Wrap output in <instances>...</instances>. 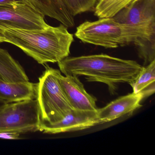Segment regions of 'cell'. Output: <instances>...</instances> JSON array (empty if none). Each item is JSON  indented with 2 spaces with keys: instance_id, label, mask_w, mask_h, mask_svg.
<instances>
[{
  "instance_id": "obj_1",
  "label": "cell",
  "mask_w": 155,
  "mask_h": 155,
  "mask_svg": "<svg viewBox=\"0 0 155 155\" xmlns=\"http://www.w3.org/2000/svg\"><path fill=\"white\" fill-rule=\"evenodd\" d=\"M77 38L84 43L116 48L134 44L145 66L155 60V34L145 27L122 24L112 18L85 21L77 28Z\"/></svg>"
},
{
  "instance_id": "obj_2",
  "label": "cell",
  "mask_w": 155,
  "mask_h": 155,
  "mask_svg": "<svg viewBox=\"0 0 155 155\" xmlns=\"http://www.w3.org/2000/svg\"><path fill=\"white\" fill-rule=\"evenodd\" d=\"M58 63L65 76H83L87 81L104 83L112 95L121 83L132 86L144 68L134 61L104 54L68 57Z\"/></svg>"
},
{
  "instance_id": "obj_3",
  "label": "cell",
  "mask_w": 155,
  "mask_h": 155,
  "mask_svg": "<svg viewBox=\"0 0 155 155\" xmlns=\"http://www.w3.org/2000/svg\"><path fill=\"white\" fill-rule=\"evenodd\" d=\"M6 42L21 50L39 64L58 62L68 57L73 34L61 24L42 29L24 30L0 27Z\"/></svg>"
},
{
  "instance_id": "obj_4",
  "label": "cell",
  "mask_w": 155,
  "mask_h": 155,
  "mask_svg": "<svg viewBox=\"0 0 155 155\" xmlns=\"http://www.w3.org/2000/svg\"><path fill=\"white\" fill-rule=\"evenodd\" d=\"M58 70L47 66L37 83L40 124L58 122L73 109L59 82Z\"/></svg>"
},
{
  "instance_id": "obj_5",
  "label": "cell",
  "mask_w": 155,
  "mask_h": 155,
  "mask_svg": "<svg viewBox=\"0 0 155 155\" xmlns=\"http://www.w3.org/2000/svg\"><path fill=\"white\" fill-rule=\"evenodd\" d=\"M38 106L36 99L4 104L0 107V132L22 134L39 130Z\"/></svg>"
},
{
  "instance_id": "obj_6",
  "label": "cell",
  "mask_w": 155,
  "mask_h": 155,
  "mask_svg": "<svg viewBox=\"0 0 155 155\" xmlns=\"http://www.w3.org/2000/svg\"><path fill=\"white\" fill-rule=\"evenodd\" d=\"M45 17L25 2L0 6V27L24 30L47 28Z\"/></svg>"
},
{
  "instance_id": "obj_7",
  "label": "cell",
  "mask_w": 155,
  "mask_h": 155,
  "mask_svg": "<svg viewBox=\"0 0 155 155\" xmlns=\"http://www.w3.org/2000/svg\"><path fill=\"white\" fill-rule=\"evenodd\" d=\"M97 110L72 109L58 122L40 124L39 130L45 133L55 134L79 131L100 125Z\"/></svg>"
},
{
  "instance_id": "obj_8",
  "label": "cell",
  "mask_w": 155,
  "mask_h": 155,
  "mask_svg": "<svg viewBox=\"0 0 155 155\" xmlns=\"http://www.w3.org/2000/svg\"><path fill=\"white\" fill-rule=\"evenodd\" d=\"M112 18L119 23L143 26L155 34V0H137Z\"/></svg>"
},
{
  "instance_id": "obj_9",
  "label": "cell",
  "mask_w": 155,
  "mask_h": 155,
  "mask_svg": "<svg viewBox=\"0 0 155 155\" xmlns=\"http://www.w3.org/2000/svg\"><path fill=\"white\" fill-rule=\"evenodd\" d=\"M57 76L60 84L72 108L85 110H97V99L87 92L78 77L62 76L58 70Z\"/></svg>"
},
{
  "instance_id": "obj_10",
  "label": "cell",
  "mask_w": 155,
  "mask_h": 155,
  "mask_svg": "<svg viewBox=\"0 0 155 155\" xmlns=\"http://www.w3.org/2000/svg\"><path fill=\"white\" fill-rule=\"evenodd\" d=\"M143 99L142 94L133 92L118 98L104 107L98 108L97 112L100 124L130 115L142 106L140 102Z\"/></svg>"
},
{
  "instance_id": "obj_11",
  "label": "cell",
  "mask_w": 155,
  "mask_h": 155,
  "mask_svg": "<svg viewBox=\"0 0 155 155\" xmlns=\"http://www.w3.org/2000/svg\"><path fill=\"white\" fill-rule=\"evenodd\" d=\"M37 83L5 82L0 80V102L4 104L34 99Z\"/></svg>"
},
{
  "instance_id": "obj_12",
  "label": "cell",
  "mask_w": 155,
  "mask_h": 155,
  "mask_svg": "<svg viewBox=\"0 0 155 155\" xmlns=\"http://www.w3.org/2000/svg\"><path fill=\"white\" fill-rule=\"evenodd\" d=\"M0 80L10 82L29 81L22 66L8 51L2 48H0Z\"/></svg>"
},
{
  "instance_id": "obj_13",
  "label": "cell",
  "mask_w": 155,
  "mask_h": 155,
  "mask_svg": "<svg viewBox=\"0 0 155 155\" xmlns=\"http://www.w3.org/2000/svg\"><path fill=\"white\" fill-rule=\"evenodd\" d=\"M131 87L134 93H140L144 98L155 93V60L144 67Z\"/></svg>"
},
{
  "instance_id": "obj_14",
  "label": "cell",
  "mask_w": 155,
  "mask_h": 155,
  "mask_svg": "<svg viewBox=\"0 0 155 155\" xmlns=\"http://www.w3.org/2000/svg\"><path fill=\"white\" fill-rule=\"evenodd\" d=\"M137 0H97L94 15L99 18H112L122 9Z\"/></svg>"
},
{
  "instance_id": "obj_15",
  "label": "cell",
  "mask_w": 155,
  "mask_h": 155,
  "mask_svg": "<svg viewBox=\"0 0 155 155\" xmlns=\"http://www.w3.org/2000/svg\"><path fill=\"white\" fill-rule=\"evenodd\" d=\"M70 14L75 17L87 12L94 11L97 0H61Z\"/></svg>"
},
{
  "instance_id": "obj_16",
  "label": "cell",
  "mask_w": 155,
  "mask_h": 155,
  "mask_svg": "<svg viewBox=\"0 0 155 155\" xmlns=\"http://www.w3.org/2000/svg\"><path fill=\"white\" fill-rule=\"evenodd\" d=\"M19 133L16 132H0V139L7 140L20 139Z\"/></svg>"
},
{
  "instance_id": "obj_17",
  "label": "cell",
  "mask_w": 155,
  "mask_h": 155,
  "mask_svg": "<svg viewBox=\"0 0 155 155\" xmlns=\"http://www.w3.org/2000/svg\"><path fill=\"white\" fill-rule=\"evenodd\" d=\"M23 2V0H0V6H8Z\"/></svg>"
},
{
  "instance_id": "obj_18",
  "label": "cell",
  "mask_w": 155,
  "mask_h": 155,
  "mask_svg": "<svg viewBox=\"0 0 155 155\" xmlns=\"http://www.w3.org/2000/svg\"><path fill=\"white\" fill-rule=\"evenodd\" d=\"M6 42V39L4 38L2 33L0 31V43H2V42Z\"/></svg>"
}]
</instances>
